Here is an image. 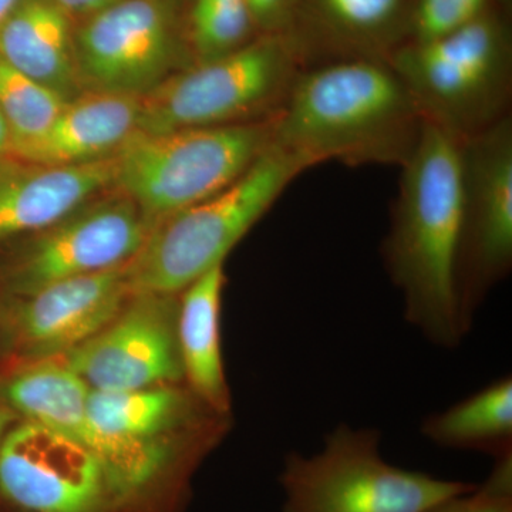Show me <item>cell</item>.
Masks as SVG:
<instances>
[{
    "instance_id": "cell-1",
    "label": "cell",
    "mask_w": 512,
    "mask_h": 512,
    "mask_svg": "<svg viewBox=\"0 0 512 512\" xmlns=\"http://www.w3.org/2000/svg\"><path fill=\"white\" fill-rule=\"evenodd\" d=\"M423 114L387 60L346 59L302 69L271 117V144L306 170L329 161L402 167Z\"/></svg>"
},
{
    "instance_id": "cell-2",
    "label": "cell",
    "mask_w": 512,
    "mask_h": 512,
    "mask_svg": "<svg viewBox=\"0 0 512 512\" xmlns=\"http://www.w3.org/2000/svg\"><path fill=\"white\" fill-rule=\"evenodd\" d=\"M461 234V141L426 121L402 165L382 254L402 292L407 322L443 348L457 346L467 333L457 292Z\"/></svg>"
},
{
    "instance_id": "cell-3",
    "label": "cell",
    "mask_w": 512,
    "mask_h": 512,
    "mask_svg": "<svg viewBox=\"0 0 512 512\" xmlns=\"http://www.w3.org/2000/svg\"><path fill=\"white\" fill-rule=\"evenodd\" d=\"M306 167L269 144L238 180L207 200L158 221L124 266L130 295L177 296L222 265Z\"/></svg>"
},
{
    "instance_id": "cell-4",
    "label": "cell",
    "mask_w": 512,
    "mask_h": 512,
    "mask_svg": "<svg viewBox=\"0 0 512 512\" xmlns=\"http://www.w3.org/2000/svg\"><path fill=\"white\" fill-rule=\"evenodd\" d=\"M269 144L271 119L137 131L114 154L113 188L154 225L234 183Z\"/></svg>"
},
{
    "instance_id": "cell-5",
    "label": "cell",
    "mask_w": 512,
    "mask_h": 512,
    "mask_svg": "<svg viewBox=\"0 0 512 512\" xmlns=\"http://www.w3.org/2000/svg\"><path fill=\"white\" fill-rule=\"evenodd\" d=\"M286 35H262L168 76L140 97L138 131L228 126L271 119L302 70Z\"/></svg>"
},
{
    "instance_id": "cell-6",
    "label": "cell",
    "mask_w": 512,
    "mask_h": 512,
    "mask_svg": "<svg viewBox=\"0 0 512 512\" xmlns=\"http://www.w3.org/2000/svg\"><path fill=\"white\" fill-rule=\"evenodd\" d=\"M380 439L377 430L340 424L318 453L288 454L284 512H427L477 487L393 466Z\"/></svg>"
},
{
    "instance_id": "cell-7",
    "label": "cell",
    "mask_w": 512,
    "mask_h": 512,
    "mask_svg": "<svg viewBox=\"0 0 512 512\" xmlns=\"http://www.w3.org/2000/svg\"><path fill=\"white\" fill-rule=\"evenodd\" d=\"M387 62L424 119L460 141L507 116L510 50L490 13L440 39L399 47Z\"/></svg>"
},
{
    "instance_id": "cell-8",
    "label": "cell",
    "mask_w": 512,
    "mask_h": 512,
    "mask_svg": "<svg viewBox=\"0 0 512 512\" xmlns=\"http://www.w3.org/2000/svg\"><path fill=\"white\" fill-rule=\"evenodd\" d=\"M89 386L62 360L30 362L5 387L6 402L25 420L62 433L99 460L116 508L137 503L173 467L167 440H123L106 433L87 412Z\"/></svg>"
},
{
    "instance_id": "cell-9",
    "label": "cell",
    "mask_w": 512,
    "mask_h": 512,
    "mask_svg": "<svg viewBox=\"0 0 512 512\" xmlns=\"http://www.w3.org/2000/svg\"><path fill=\"white\" fill-rule=\"evenodd\" d=\"M463 234L457 292L467 332L485 295L512 266V120L461 141Z\"/></svg>"
},
{
    "instance_id": "cell-10",
    "label": "cell",
    "mask_w": 512,
    "mask_h": 512,
    "mask_svg": "<svg viewBox=\"0 0 512 512\" xmlns=\"http://www.w3.org/2000/svg\"><path fill=\"white\" fill-rule=\"evenodd\" d=\"M151 222L117 190L97 195L49 227L28 235L6 271L10 295L124 266L143 247Z\"/></svg>"
},
{
    "instance_id": "cell-11",
    "label": "cell",
    "mask_w": 512,
    "mask_h": 512,
    "mask_svg": "<svg viewBox=\"0 0 512 512\" xmlns=\"http://www.w3.org/2000/svg\"><path fill=\"white\" fill-rule=\"evenodd\" d=\"M173 8L161 0H121L74 32L83 90L143 97L173 74L178 46Z\"/></svg>"
},
{
    "instance_id": "cell-12",
    "label": "cell",
    "mask_w": 512,
    "mask_h": 512,
    "mask_svg": "<svg viewBox=\"0 0 512 512\" xmlns=\"http://www.w3.org/2000/svg\"><path fill=\"white\" fill-rule=\"evenodd\" d=\"M175 296L138 293L103 329L57 357L90 390L170 386L183 379Z\"/></svg>"
},
{
    "instance_id": "cell-13",
    "label": "cell",
    "mask_w": 512,
    "mask_h": 512,
    "mask_svg": "<svg viewBox=\"0 0 512 512\" xmlns=\"http://www.w3.org/2000/svg\"><path fill=\"white\" fill-rule=\"evenodd\" d=\"M0 494L26 512H110L103 467L62 433L25 420L0 440Z\"/></svg>"
},
{
    "instance_id": "cell-14",
    "label": "cell",
    "mask_w": 512,
    "mask_h": 512,
    "mask_svg": "<svg viewBox=\"0 0 512 512\" xmlns=\"http://www.w3.org/2000/svg\"><path fill=\"white\" fill-rule=\"evenodd\" d=\"M124 266L13 296L5 323L22 355L30 362L66 355L116 318L130 298Z\"/></svg>"
},
{
    "instance_id": "cell-15",
    "label": "cell",
    "mask_w": 512,
    "mask_h": 512,
    "mask_svg": "<svg viewBox=\"0 0 512 512\" xmlns=\"http://www.w3.org/2000/svg\"><path fill=\"white\" fill-rule=\"evenodd\" d=\"M113 183L114 156L66 167L0 157V239L35 234Z\"/></svg>"
},
{
    "instance_id": "cell-16",
    "label": "cell",
    "mask_w": 512,
    "mask_h": 512,
    "mask_svg": "<svg viewBox=\"0 0 512 512\" xmlns=\"http://www.w3.org/2000/svg\"><path fill=\"white\" fill-rule=\"evenodd\" d=\"M140 97L86 90L63 104L42 136L13 151L30 163L79 165L114 156L138 131Z\"/></svg>"
},
{
    "instance_id": "cell-17",
    "label": "cell",
    "mask_w": 512,
    "mask_h": 512,
    "mask_svg": "<svg viewBox=\"0 0 512 512\" xmlns=\"http://www.w3.org/2000/svg\"><path fill=\"white\" fill-rule=\"evenodd\" d=\"M0 57L63 97L84 92L72 22L50 0H22L0 25Z\"/></svg>"
},
{
    "instance_id": "cell-18",
    "label": "cell",
    "mask_w": 512,
    "mask_h": 512,
    "mask_svg": "<svg viewBox=\"0 0 512 512\" xmlns=\"http://www.w3.org/2000/svg\"><path fill=\"white\" fill-rule=\"evenodd\" d=\"M224 286L222 264L181 292L177 318L183 376L195 399L218 416H224L231 406L221 338Z\"/></svg>"
},
{
    "instance_id": "cell-19",
    "label": "cell",
    "mask_w": 512,
    "mask_h": 512,
    "mask_svg": "<svg viewBox=\"0 0 512 512\" xmlns=\"http://www.w3.org/2000/svg\"><path fill=\"white\" fill-rule=\"evenodd\" d=\"M421 433L434 444L493 454L512 451V379L490 386L424 421Z\"/></svg>"
},
{
    "instance_id": "cell-20",
    "label": "cell",
    "mask_w": 512,
    "mask_h": 512,
    "mask_svg": "<svg viewBox=\"0 0 512 512\" xmlns=\"http://www.w3.org/2000/svg\"><path fill=\"white\" fill-rule=\"evenodd\" d=\"M87 412L106 433L133 441H163L160 434L194 414L190 400L171 386L90 390Z\"/></svg>"
},
{
    "instance_id": "cell-21",
    "label": "cell",
    "mask_w": 512,
    "mask_h": 512,
    "mask_svg": "<svg viewBox=\"0 0 512 512\" xmlns=\"http://www.w3.org/2000/svg\"><path fill=\"white\" fill-rule=\"evenodd\" d=\"M67 100L0 57V111L12 133V151L45 133Z\"/></svg>"
},
{
    "instance_id": "cell-22",
    "label": "cell",
    "mask_w": 512,
    "mask_h": 512,
    "mask_svg": "<svg viewBox=\"0 0 512 512\" xmlns=\"http://www.w3.org/2000/svg\"><path fill=\"white\" fill-rule=\"evenodd\" d=\"M320 20L335 35L362 47L363 59H380L376 50L399 22L404 0H311Z\"/></svg>"
},
{
    "instance_id": "cell-23",
    "label": "cell",
    "mask_w": 512,
    "mask_h": 512,
    "mask_svg": "<svg viewBox=\"0 0 512 512\" xmlns=\"http://www.w3.org/2000/svg\"><path fill=\"white\" fill-rule=\"evenodd\" d=\"M254 29L244 0H192L191 43L197 62L217 59L247 45Z\"/></svg>"
},
{
    "instance_id": "cell-24",
    "label": "cell",
    "mask_w": 512,
    "mask_h": 512,
    "mask_svg": "<svg viewBox=\"0 0 512 512\" xmlns=\"http://www.w3.org/2000/svg\"><path fill=\"white\" fill-rule=\"evenodd\" d=\"M488 0H416L410 15L413 43L430 42L466 28L487 13Z\"/></svg>"
},
{
    "instance_id": "cell-25",
    "label": "cell",
    "mask_w": 512,
    "mask_h": 512,
    "mask_svg": "<svg viewBox=\"0 0 512 512\" xmlns=\"http://www.w3.org/2000/svg\"><path fill=\"white\" fill-rule=\"evenodd\" d=\"M427 512H512V451L495 457L493 471L483 485Z\"/></svg>"
},
{
    "instance_id": "cell-26",
    "label": "cell",
    "mask_w": 512,
    "mask_h": 512,
    "mask_svg": "<svg viewBox=\"0 0 512 512\" xmlns=\"http://www.w3.org/2000/svg\"><path fill=\"white\" fill-rule=\"evenodd\" d=\"M254 28L264 35H285L295 15L296 0H244Z\"/></svg>"
},
{
    "instance_id": "cell-27",
    "label": "cell",
    "mask_w": 512,
    "mask_h": 512,
    "mask_svg": "<svg viewBox=\"0 0 512 512\" xmlns=\"http://www.w3.org/2000/svg\"><path fill=\"white\" fill-rule=\"evenodd\" d=\"M70 22L93 18L103 10L111 8L121 0H50Z\"/></svg>"
},
{
    "instance_id": "cell-28",
    "label": "cell",
    "mask_w": 512,
    "mask_h": 512,
    "mask_svg": "<svg viewBox=\"0 0 512 512\" xmlns=\"http://www.w3.org/2000/svg\"><path fill=\"white\" fill-rule=\"evenodd\" d=\"M12 151V133L5 116L0 111V157L8 156Z\"/></svg>"
},
{
    "instance_id": "cell-29",
    "label": "cell",
    "mask_w": 512,
    "mask_h": 512,
    "mask_svg": "<svg viewBox=\"0 0 512 512\" xmlns=\"http://www.w3.org/2000/svg\"><path fill=\"white\" fill-rule=\"evenodd\" d=\"M22 0H0V25L8 19L10 13L20 5Z\"/></svg>"
},
{
    "instance_id": "cell-30",
    "label": "cell",
    "mask_w": 512,
    "mask_h": 512,
    "mask_svg": "<svg viewBox=\"0 0 512 512\" xmlns=\"http://www.w3.org/2000/svg\"><path fill=\"white\" fill-rule=\"evenodd\" d=\"M3 424H5V413L0 412V440L3 437Z\"/></svg>"
},
{
    "instance_id": "cell-31",
    "label": "cell",
    "mask_w": 512,
    "mask_h": 512,
    "mask_svg": "<svg viewBox=\"0 0 512 512\" xmlns=\"http://www.w3.org/2000/svg\"><path fill=\"white\" fill-rule=\"evenodd\" d=\"M161 2L165 3L167 6H170V8H173L174 6V0H161Z\"/></svg>"
}]
</instances>
